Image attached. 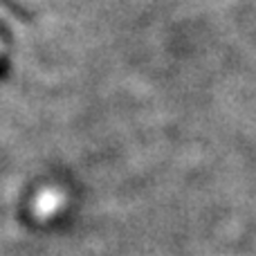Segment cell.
Instances as JSON below:
<instances>
[{
    "mask_svg": "<svg viewBox=\"0 0 256 256\" xmlns=\"http://www.w3.org/2000/svg\"><path fill=\"white\" fill-rule=\"evenodd\" d=\"M58 207H61V194H58V191H43V194L38 196V200H36L34 209L40 218H48V216H52Z\"/></svg>",
    "mask_w": 256,
    "mask_h": 256,
    "instance_id": "obj_1",
    "label": "cell"
}]
</instances>
